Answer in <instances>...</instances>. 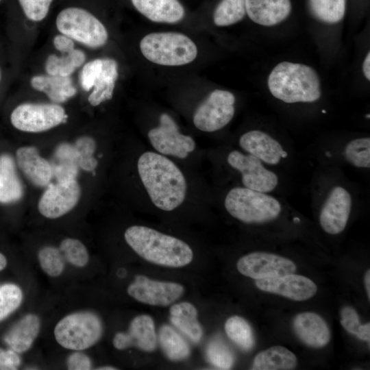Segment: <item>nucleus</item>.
Segmentation results:
<instances>
[{"instance_id": "f257e3e1", "label": "nucleus", "mask_w": 370, "mask_h": 370, "mask_svg": "<svg viewBox=\"0 0 370 370\" xmlns=\"http://www.w3.org/2000/svg\"><path fill=\"white\" fill-rule=\"evenodd\" d=\"M137 170L149 199L158 208L172 211L184 202L186 180L171 160L158 152L146 151L137 161Z\"/></svg>"}, {"instance_id": "f03ea898", "label": "nucleus", "mask_w": 370, "mask_h": 370, "mask_svg": "<svg viewBox=\"0 0 370 370\" xmlns=\"http://www.w3.org/2000/svg\"><path fill=\"white\" fill-rule=\"evenodd\" d=\"M124 238L139 256L155 264L179 268L193 259V251L186 243L147 226H130Z\"/></svg>"}, {"instance_id": "7ed1b4c3", "label": "nucleus", "mask_w": 370, "mask_h": 370, "mask_svg": "<svg viewBox=\"0 0 370 370\" xmlns=\"http://www.w3.org/2000/svg\"><path fill=\"white\" fill-rule=\"evenodd\" d=\"M268 88L276 99L286 103H313L321 97L316 71L306 64L282 62L271 71Z\"/></svg>"}, {"instance_id": "20e7f679", "label": "nucleus", "mask_w": 370, "mask_h": 370, "mask_svg": "<svg viewBox=\"0 0 370 370\" xmlns=\"http://www.w3.org/2000/svg\"><path fill=\"white\" fill-rule=\"evenodd\" d=\"M281 199L271 193L234 186L226 193L223 204L234 219L246 224L261 225L279 219L285 210Z\"/></svg>"}, {"instance_id": "39448f33", "label": "nucleus", "mask_w": 370, "mask_h": 370, "mask_svg": "<svg viewBox=\"0 0 370 370\" xmlns=\"http://www.w3.org/2000/svg\"><path fill=\"white\" fill-rule=\"evenodd\" d=\"M140 49L149 61L163 66H181L197 56V46L187 36L177 32H156L144 36Z\"/></svg>"}, {"instance_id": "423d86ee", "label": "nucleus", "mask_w": 370, "mask_h": 370, "mask_svg": "<svg viewBox=\"0 0 370 370\" xmlns=\"http://www.w3.org/2000/svg\"><path fill=\"white\" fill-rule=\"evenodd\" d=\"M55 25L60 34L90 49H97L108 42L104 24L91 12L79 6H69L56 16Z\"/></svg>"}, {"instance_id": "0eeeda50", "label": "nucleus", "mask_w": 370, "mask_h": 370, "mask_svg": "<svg viewBox=\"0 0 370 370\" xmlns=\"http://www.w3.org/2000/svg\"><path fill=\"white\" fill-rule=\"evenodd\" d=\"M102 330L97 315L90 312H76L67 315L56 324L54 336L66 349L84 350L99 341Z\"/></svg>"}, {"instance_id": "6e6552de", "label": "nucleus", "mask_w": 370, "mask_h": 370, "mask_svg": "<svg viewBox=\"0 0 370 370\" xmlns=\"http://www.w3.org/2000/svg\"><path fill=\"white\" fill-rule=\"evenodd\" d=\"M68 114L60 104L54 103H23L16 106L10 116L16 130L27 133L48 131L65 123Z\"/></svg>"}, {"instance_id": "1a4fd4ad", "label": "nucleus", "mask_w": 370, "mask_h": 370, "mask_svg": "<svg viewBox=\"0 0 370 370\" xmlns=\"http://www.w3.org/2000/svg\"><path fill=\"white\" fill-rule=\"evenodd\" d=\"M226 161L240 175L243 187L272 193L280 186L278 173L251 154L234 149L228 153Z\"/></svg>"}, {"instance_id": "9d476101", "label": "nucleus", "mask_w": 370, "mask_h": 370, "mask_svg": "<svg viewBox=\"0 0 370 370\" xmlns=\"http://www.w3.org/2000/svg\"><path fill=\"white\" fill-rule=\"evenodd\" d=\"M235 96L230 91L214 90L197 107L193 123L199 130L213 132L223 128L235 113Z\"/></svg>"}, {"instance_id": "9b49d317", "label": "nucleus", "mask_w": 370, "mask_h": 370, "mask_svg": "<svg viewBox=\"0 0 370 370\" xmlns=\"http://www.w3.org/2000/svg\"><path fill=\"white\" fill-rule=\"evenodd\" d=\"M352 206L353 197L348 188L341 184L331 186L319 209V220L323 230L332 235L341 233L347 224Z\"/></svg>"}, {"instance_id": "f8f14e48", "label": "nucleus", "mask_w": 370, "mask_h": 370, "mask_svg": "<svg viewBox=\"0 0 370 370\" xmlns=\"http://www.w3.org/2000/svg\"><path fill=\"white\" fill-rule=\"evenodd\" d=\"M159 126L151 129L149 140L156 151L164 156L185 158L196 147L193 138L180 132L173 118L166 113L160 116Z\"/></svg>"}, {"instance_id": "ddd939ff", "label": "nucleus", "mask_w": 370, "mask_h": 370, "mask_svg": "<svg viewBox=\"0 0 370 370\" xmlns=\"http://www.w3.org/2000/svg\"><path fill=\"white\" fill-rule=\"evenodd\" d=\"M236 268L244 276L261 280L294 273L297 267L292 260L285 257L256 251L240 258Z\"/></svg>"}, {"instance_id": "4468645a", "label": "nucleus", "mask_w": 370, "mask_h": 370, "mask_svg": "<svg viewBox=\"0 0 370 370\" xmlns=\"http://www.w3.org/2000/svg\"><path fill=\"white\" fill-rule=\"evenodd\" d=\"M127 292L135 300L154 306H168L184 293V287L179 283L154 280L138 275L130 284Z\"/></svg>"}, {"instance_id": "2eb2a0df", "label": "nucleus", "mask_w": 370, "mask_h": 370, "mask_svg": "<svg viewBox=\"0 0 370 370\" xmlns=\"http://www.w3.org/2000/svg\"><path fill=\"white\" fill-rule=\"evenodd\" d=\"M80 195V187L76 180L57 181L49 184L41 195L38 204V211L46 218H59L77 205Z\"/></svg>"}, {"instance_id": "dca6fc26", "label": "nucleus", "mask_w": 370, "mask_h": 370, "mask_svg": "<svg viewBox=\"0 0 370 370\" xmlns=\"http://www.w3.org/2000/svg\"><path fill=\"white\" fill-rule=\"evenodd\" d=\"M238 145L243 151L270 166L279 165L288 157V151L277 139L259 130H249L242 134Z\"/></svg>"}, {"instance_id": "f3484780", "label": "nucleus", "mask_w": 370, "mask_h": 370, "mask_svg": "<svg viewBox=\"0 0 370 370\" xmlns=\"http://www.w3.org/2000/svg\"><path fill=\"white\" fill-rule=\"evenodd\" d=\"M255 284L262 291L278 294L294 301L309 299L317 291V286L312 280L293 273L256 280Z\"/></svg>"}, {"instance_id": "a211bd4d", "label": "nucleus", "mask_w": 370, "mask_h": 370, "mask_svg": "<svg viewBox=\"0 0 370 370\" xmlns=\"http://www.w3.org/2000/svg\"><path fill=\"white\" fill-rule=\"evenodd\" d=\"M112 343L116 349L120 350L136 347L145 352L154 351L157 346V335L152 317L147 314L134 317L128 331L116 333Z\"/></svg>"}, {"instance_id": "6ab92c4d", "label": "nucleus", "mask_w": 370, "mask_h": 370, "mask_svg": "<svg viewBox=\"0 0 370 370\" xmlns=\"http://www.w3.org/2000/svg\"><path fill=\"white\" fill-rule=\"evenodd\" d=\"M297 336L307 346L313 348L325 347L330 340V331L324 319L312 312H301L293 321Z\"/></svg>"}, {"instance_id": "aec40b11", "label": "nucleus", "mask_w": 370, "mask_h": 370, "mask_svg": "<svg viewBox=\"0 0 370 370\" xmlns=\"http://www.w3.org/2000/svg\"><path fill=\"white\" fill-rule=\"evenodd\" d=\"M16 163L26 177L34 185L47 186L53 175L51 164L42 157L36 148L25 146L16 152Z\"/></svg>"}, {"instance_id": "412c9836", "label": "nucleus", "mask_w": 370, "mask_h": 370, "mask_svg": "<svg viewBox=\"0 0 370 370\" xmlns=\"http://www.w3.org/2000/svg\"><path fill=\"white\" fill-rule=\"evenodd\" d=\"M246 14L254 23L267 27L278 25L291 14V0H245Z\"/></svg>"}, {"instance_id": "4be33fe9", "label": "nucleus", "mask_w": 370, "mask_h": 370, "mask_svg": "<svg viewBox=\"0 0 370 370\" xmlns=\"http://www.w3.org/2000/svg\"><path fill=\"white\" fill-rule=\"evenodd\" d=\"M29 83L33 89L42 92L51 102L57 104L69 101L77 93L72 77L38 74L33 75Z\"/></svg>"}, {"instance_id": "5701e85b", "label": "nucleus", "mask_w": 370, "mask_h": 370, "mask_svg": "<svg viewBox=\"0 0 370 370\" xmlns=\"http://www.w3.org/2000/svg\"><path fill=\"white\" fill-rule=\"evenodd\" d=\"M143 16L156 23H175L184 16V9L178 0H131Z\"/></svg>"}, {"instance_id": "b1692460", "label": "nucleus", "mask_w": 370, "mask_h": 370, "mask_svg": "<svg viewBox=\"0 0 370 370\" xmlns=\"http://www.w3.org/2000/svg\"><path fill=\"white\" fill-rule=\"evenodd\" d=\"M119 77L116 61L112 58H103L102 68L96 76L87 100L92 106H98L113 97Z\"/></svg>"}, {"instance_id": "393cba45", "label": "nucleus", "mask_w": 370, "mask_h": 370, "mask_svg": "<svg viewBox=\"0 0 370 370\" xmlns=\"http://www.w3.org/2000/svg\"><path fill=\"white\" fill-rule=\"evenodd\" d=\"M171 323L195 343L203 336V329L197 319V310L188 301L173 305L169 309Z\"/></svg>"}, {"instance_id": "a878e982", "label": "nucleus", "mask_w": 370, "mask_h": 370, "mask_svg": "<svg viewBox=\"0 0 370 370\" xmlns=\"http://www.w3.org/2000/svg\"><path fill=\"white\" fill-rule=\"evenodd\" d=\"M40 328L39 317L34 314H27L8 331L4 341L16 352H25L31 347Z\"/></svg>"}, {"instance_id": "bb28decb", "label": "nucleus", "mask_w": 370, "mask_h": 370, "mask_svg": "<svg viewBox=\"0 0 370 370\" xmlns=\"http://www.w3.org/2000/svg\"><path fill=\"white\" fill-rule=\"evenodd\" d=\"M296 356L287 348L276 345L259 352L255 356L253 370H290L296 367Z\"/></svg>"}, {"instance_id": "cd10ccee", "label": "nucleus", "mask_w": 370, "mask_h": 370, "mask_svg": "<svg viewBox=\"0 0 370 370\" xmlns=\"http://www.w3.org/2000/svg\"><path fill=\"white\" fill-rule=\"evenodd\" d=\"M23 186L16 173L15 164L8 155L0 156V203L18 201L23 195Z\"/></svg>"}, {"instance_id": "c85d7f7f", "label": "nucleus", "mask_w": 370, "mask_h": 370, "mask_svg": "<svg viewBox=\"0 0 370 370\" xmlns=\"http://www.w3.org/2000/svg\"><path fill=\"white\" fill-rule=\"evenodd\" d=\"M86 62V54L75 48L67 53L49 55L45 62V71L51 75L71 77Z\"/></svg>"}, {"instance_id": "c756f323", "label": "nucleus", "mask_w": 370, "mask_h": 370, "mask_svg": "<svg viewBox=\"0 0 370 370\" xmlns=\"http://www.w3.org/2000/svg\"><path fill=\"white\" fill-rule=\"evenodd\" d=\"M158 339L164 354L170 360L180 361L189 356L190 351L187 341L171 326L162 325Z\"/></svg>"}, {"instance_id": "7c9ffc66", "label": "nucleus", "mask_w": 370, "mask_h": 370, "mask_svg": "<svg viewBox=\"0 0 370 370\" xmlns=\"http://www.w3.org/2000/svg\"><path fill=\"white\" fill-rule=\"evenodd\" d=\"M224 328L228 338L243 351L248 352L254 347L255 340L252 328L242 317H229Z\"/></svg>"}, {"instance_id": "2f4dec72", "label": "nucleus", "mask_w": 370, "mask_h": 370, "mask_svg": "<svg viewBox=\"0 0 370 370\" xmlns=\"http://www.w3.org/2000/svg\"><path fill=\"white\" fill-rule=\"evenodd\" d=\"M312 14L319 21L334 24L344 17L346 0H308Z\"/></svg>"}, {"instance_id": "473e14b6", "label": "nucleus", "mask_w": 370, "mask_h": 370, "mask_svg": "<svg viewBox=\"0 0 370 370\" xmlns=\"http://www.w3.org/2000/svg\"><path fill=\"white\" fill-rule=\"evenodd\" d=\"M343 157L348 164L358 169L370 168V138L359 137L349 140L343 149Z\"/></svg>"}, {"instance_id": "72a5a7b5", "label": "nucleus", "mask_w": 370, "mask_h": 370, "mask_svg": "<svg viewBox=\"0 0 370 370\" xmlns=\"http://www.w3.org/2000/svg\"><path fill=\"white\" fill-rule=\"evenodd\" d=\"M246 14L245 0H221L213 14L214 23L219 27L233 25Z\"/></svg>"}, {"instance_id": "f704fd0d", "label": "nucleus", "mask_w": 370, "mask_h": 370, "mask_svg": "<svg viewBox=\"0 0 370 370\" xmlns=\"http://www.w3.org/2000/svg\"><path fill=\"white\" fill-rule=\"evenodd\" d=\"M208 361L219 369H230L234 361L233 353L221 339L212 340L206 347Z\"/></svg>"}, {"instance_id": "c9c22d12", "label": "nucleus", "mask_w": 370, "mask_h": 370, "mask_svg": "<svg viewBox=\"0 0 370 370\" xmlns=\"http://www.w3.org/2000/svg\"><path fill=\"white\" fill-rule=\"evenodd\" d=\"M341 324L349 333L358 338L369 342L370 323L361 324L356 311L350 306H344L340 311Z\"/></svg>"}, {"instance_id": "e433bc0d", "label": "nucleus", "mask_w": 370, "mask_h": 370, "mask_svg": "<svg viewBox=\"0 0 370 370\" xmlns=\"http://www.w3.org/2000/svg\"><path fill=\"white\" fill-rule=\"evenodd\" d=\"M38 258L40 267L48 275L57 277L64 271V258L59 249L45 247L39 251Z\"/></svg>"}, {"instance_id": "4c0bfd02", "label": "nucleus", "mask_w": 370, "mask_h": 370, "mask_svg": "<svg viewBox=\"0 0 370 370\" xmlns=\"http://www.w3.org/2000/svg\"><path fill=\"white\" fill-rule=\"evenodd\" d=\"M59 249L64 258L75 267H84L88 262V251L85 245L77 239L64 238L61 241Z\"/></svg>"}, {"instance_id": "58836bf2", "label": "nucleus", "mask_w": 370, "mask_h": 370, "mask_svg": "<svg viewBox=\"0 0 370 370\" xmlns=\"http://www.w3.org/2000/svg\"><path fill=\"white\" fill-rule=\"evenodd\" d=\"M78 156V166L86 171H94L97 166V160L94 157L96 149L95 140L87 136H81L73 145Z\"/></svg>"}, {"instance_id": "ea45409f", "label": "nucleus", "mask_w": 370, "mask_h": 370, "mask_svg": "<svg viewBox=\"0 0 370 370\" xmlns=\"http://www.w3.org/2000/svg\"><path fill=\"white\" fill-rule=\"evenodd\" d=\"M22 298V291L18 286L6 284L0 287V321L19 306Z\"/></svg>"}, {"instance_id": "a19ab883", "label": "nucleus", "mask_w": 370, "mask_h": 370, "mask_svg": "<svg viewBox=\"0 0 370 370\" xmlns=\"http://www.w3.org/2000/svg\"><path fill=\"white\" fill-rule=\"evenodd\" d=\"M54 0H18L25 17L32 23L42 22L49 14Z\"/></svg>"}, {"instance_id": "79ce46f5", "label": "nucleus", "mask_w": 370, "mask_h": 370, "mask_svg": "<svg viewBox=\"0 0 370 370\" xmlns=\"http://www.w3.org/2000/svg\"><path fill=\"white\" fill-rule=\"evenodd\" d=\"M102 64L103 58H95L86 62L80 69L79 82L84 91L90 92L91 90L95 79L101 69Z\"/></svg>"}, {"instance_id": "37998d69", "label": "nucleus", "mask_w": 370, "mask_h": 370, "mask_svg": "<svg viewBox=\"0 0 370 370\" xmlns=\"http://www.w3.org/2000/svg\"><path fill=\"white\" fill-rule=\"evenodd\" d=\"M78 167V165L75 163L59 162V164L53 169V174L58 181L75 180Z\"/></svg>"}, {"instance_id": "c03bdc74", "label": "nucleus", "mask_w": 370, "mask_h": 370, "mask_svg": "<svg viewBox=\"0 0 370 370\" xmlns=\"http://www.w3.org/2000/svg\"><path fill=\"white\" fill-rule=\"evenodd\" d=\"M21 364L18 355L13 349H3L0 348V369H16Z\"/></svg>"}, {"instance_id": "a18cd8bd", "label": "nucleus", "mask_w": 370, "mask_h": 370, "mask_svg": "<svg viewBox=\"0 0 370 370\" xmlns=\"http://www.w3.org/2000/svg\"><path fill=\"white\" fill-rule=\"evenodd\" d=\"M70 370H88L91 369L90 359L84 354L75 352L71 354L66 362Z\"/></svg>"}, {"instance_id": "49530a36", "label": "nucleus", "mask_w": 370, "mask_h": 370, "mask_svg": "<svg viewBox=\"0 0 370 370\" xmlns=\"http://www.w3.org/2000/svg\"><path fill=\"white\" fill-rule=\"evenodd\" d=\"M52 45L60 53H67L75 49V42L71 38L60 33L53 36Z\"/></svg>"}, {"instance_id": "de8ad7c7", "label": "nucleus", "mask_w": 370, "mask_h": 370, "mask_svg": "<svg viewBox=\"0 0 370 370\" xmlns=\"http://www.w3.org/2000/svg\"><path fill=\"white\" fill-rule=\"evenodd\" d=\"M362 71L365 76V77L367 79V80H370V53L369 52L362 64Z\"/></svg>"}, {"instance_id": "09e8293b", "label": "nucleus", "mask_w": 370, "mask_h": 370, "mask_svg": "<svg viewBox=\"0 0 370 370\" xmlns=\"http://www.w3.org/2000/svg\"><path fill=\"white\" fill-rule=\"evenodd\" d=\"M365 285L369 300L370 299V270H367L365 275Z\"/></svg>"}, {"instance_id": "8fccbe9b", "label": "nucleus", "mask_w": 370, "mask_h": 370, "mask_svg": "<svg viewBox=\"0 0 370 370\" xmlns=\"http://www.w3.org/2000/svg\"><path fill=\"white\" fill-rule=\"evenodd\" d=\"M7 264V260L5 257L0 253V271L3 270Z\"/></svg>"}, {"instance_id": "3c124183", "label": "nucleus", "mask_w": 370, "mask_h": 370, "mask_svg": "<svg viewBox=\"0 0 370 370\" xmlns=\"http://www.w3.org/2000/svg\"><path fill=\"white\" fill-rule=\"evenodd\" d=\"M98 370H115L117 369L116 368H114V367L111 366H104L101 367L99 368H97Z\"/></svg>"}, {"instance_id": "603ef678", "label": "nucleus", "mask_w": 370, "mask_h": 370, "mask_svg": "<svg viewBox=\"0 0 370 370\" xmlns=\"http://www.w3.org/2000/svg\"><path fill=\"white\" fill-rule=\"evenodd\" d=\"M1 79H2V73H1V69H0V83L1 82Z\"/></svg>"}, {"instance_id": "864d4df0", "label": "nucleus", "mask_w": 370, "mask_h": 370, "mask_svg": "<svg viewBox=\"0 0 370 370\" xmlns=\"http://www.w3.org/2000/svg\"><path fill=\"white\" fill-rule=\"evenodd\" d=\"M1 1V0H0V1Z\"/></svg>"}]
</instances>
